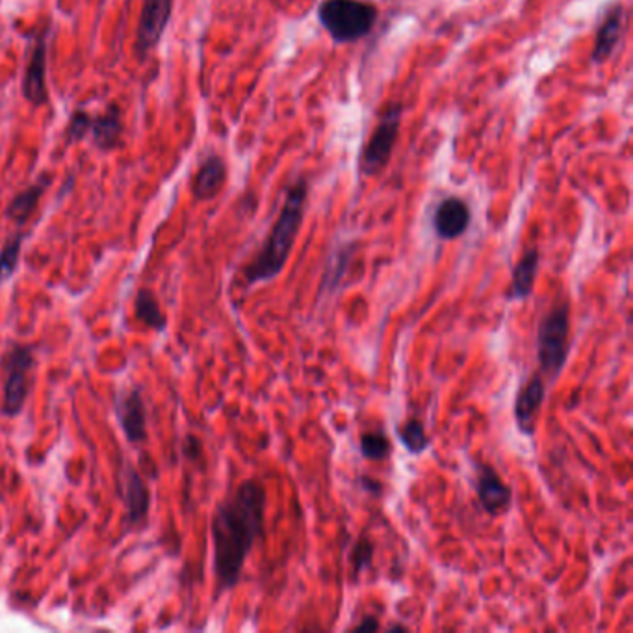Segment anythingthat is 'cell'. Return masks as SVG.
Listing matches in <instances>:
<instances>
[{"label": "cell", "mask_w": 633, "mask_h": 633, "mask_svg": "<svg viewBox=\"0 0 633 633\" xmlns=\"http://www.w3.org/2000/svg\"><path fill=\"white\" fill-rule=\"evenodd\" d=\"M266 501V487L248 479L214 513V571L222 591L232 588L242 578L246 559L264 533Z\"/></svg>", "instance_id": "1"}, {"label": "cell", "mask_w": 633, "mask_h": 633, "mask_svg": "<svg viewBox=\"0 0 633 633\" xmlns=\"http://www.w3.org/2000/svg\"><path fill=\"white\" fill-rule=\"evenodd\" d=\"M309 184L304 179L296 181L288 191L285 205L277 217V222L266 239L264 248L255 256V260L246 270V280L249 285L256 282H266L275 279L282 268L287 266L296 238L303 225L304 215V201H307Z\"/></svg>", "instance_id": "2"}, {"label": "cell", "mask_w": 633, "mask_h": 633, "mask_svg": "<svg viewBox=\"0 0 633 633\" xmlns=\"http://www.w3.org/2000/svg\"><path fill=\"white\" fill-rule=\"evenodd\" d=\"M318 17L321 27L337 43H353L372 32L377 8L364 0H325Z\"/></svg>", "instance_id": "3"}, {"label": "cell", "mask_w": 633, "mask_h": 633, "mask_svg": "<svg viewBox=\"0 0 633 633\" xmlns=\"http://www.w3.org/2000/svg\"><path fill=\"white\" fill-rule=\"evenodd\" d=\"M569 307L557 304L539 323L537 335V355L544 374L556 379L569 357Z\"/></svg>", "instance_id": "4"}, {"label": "cell", "mask_w": 633, "mask_h": 633, "mask_svg": "<svg viewBox=\"0 0 633 633\" xmlns=\"http://www.w3.org/2000/svg\"><path fill=\"white\" fill-rule=\"evenodd\" d=\"M400 125H402V104L392 102L381 114L379 123L376 125L372 136H369L362 150L361 171L368 174V177L377 174L388 164L392 150H394L398 140Z\"/></svg>", "instance_id": "5"}, {"label": "cell", "mask_w": 633, "mask_h": 633, "mask_svg": "<svg viewBox=\"0 0 633 633\" xmlns=\"http://www.w3.org/2000/svg\"><path fill=\"white\" fill-rule=\"evenodd\" d=\"M3 364L6 372L3 410L6 417H17L23 410L30 392L28 376L34 366V355L30 347L17 345L12 352H8V355L3 359Z\"/></svg>", "instance_id": "6"}, {"label": "cell", "mask_w": 633, "mask_h": 633, "mask_svg": "<svg viewBox=\"0 0 633 633\" xmlns=\"http://www.w3.org/2000/svg\"><path fill=\"white\" fill-rule=\"evenodd\" d=\"M171 12L173 0H143L134 45L136 54L142 60L162 41Z\"/></svg>", "instance_id": "7"}, {"label": "cell", "mask_w": 633, "mask_h": 633, "mask_svg": "<svg viewBox=\"0 0 633 633\" xmlns=\"http://www.w3.org/2000/svg\"><path fill=\"white\" fill-rule=\"evenodd\" d=\"M45 68H47V41H45V32H41L34 41L32 54L23 78V95L32 106H43L49 101L47 84H45Z\"/></svg>", "instance_id": "8"}, {"label": "cell", "mask_w": 633, "mask_h": 633, "mask_svg": "<svg viewBox=\"0 0 633 633\" xmlns=\"http://www.w3.org/2000/svg\"><path fill=\"white\" fill-rule=\"evenodd\" d=\"M475 492L479 498V504H482V507L492 516L506 511L511 506V498H513L511 489L489 465L479 467Z\"/></svg>", "instance_id": "9"}, {"label": "cell", "mask_w": 633, "mask_h": 633, "mask_svg": "<svg viewBox=\"0 0 633 633\" xmlns=\"http://www.w3.org/2000/svg\"><path fill=\"white\" fill-rule=\"evenodd\" d=\"M470 225V208L459 198L444 199L434 210L433 227L442 239H455L467 232Z\"/></svg>", "instance_id": "10"}, {"label": "cell", "mask_w": 633, "mask_h": 633, "mask_svg": "<svg viewBox=\"0 0 633 633\" xmlns=\"http://www.w3.org/2000/svg\"><path fill=\"white\" fill-rule=\"evenodd\" d=\"M624 23H626V15H624L622 4L611 6L607 10L605 17L602 19L598 30H596L595 49H593V61L602 63V61H607L611 56H613V53L617 51L619 43L622 39Z\"/></svg>", "instance_id": "11"}, {"label": "cell", "mask_w": 633, "mask_h": 633, "mask_svg": "<svg viewBox=\"0 0 633 633\" xmlns=\"http://www.w3.org/2000/svg\"><path fill=\"white\" fill-rule=\"evenodd\" d=\"M118 418L121 429L130 442H142L147 436V414L145 405L138 390H130L128 394L118 400Z\"/></svg>", "instance_id": "12"}, {"label": "cell", "mask_w": 633, "mask_h": 633, "mask_svg": "<svg viewBox=\"0 0 633 633\" xmlns=\"http://www.w3.org/2000/svg\"><path fill=\"white\" fill-rule=\"evenodd\" d=\"M544 396H547V386H544L540 376H535L518 394L515 403V420L523 434L533 433V424L542 407Z\"/></svg>", "instance_id": "13"}, {"label": "cell", "mask_w": 633, "mask_h": 633, "mask_svg": "<svg viewBox=\"0 0 633 633\" xmlns=\"http://www.w3.org/2000/svg\"><path fill=\"white\" fill-rule=\"evenodd\" d=\"M225 177H227L225 162L217 155H210L203 162V166L199 167L198 174H195V179H193L191 191L195 195V199H199V201L214 199L215 195L222 191V188L225 184Z\"/></svg>", "instance_id": "14"}, {"label": "cell", "mask_w": 633, "mask_h": 633, "mask_svg": "<svg viewBox=\"0 0 633 633\" xmlns=\"http://www.w3.org/2000/svg\"><path fill=\"white\" fill-rule=\"evenodd\" d=\"M123 485H125L123 498H125V504L128 509V518H130V522H138L147 515L149 506H150L149 489L143 483L140 474L133 467H128L125 470Z\"/></svg>", "instance_id": "15"}, {"label": "cell", "mask_w": 633, "mask_h": 633, "mask_svg": "<svg viewBox=\"0 0 633 633\" xmlns=\"http://www.w3.org/2000/svg\"><path fill=\"white\" fill-rule=\"evenodd\" d=\"M121 133H123V123H121L119 108L116 104L108 106L104 114L92 119V134L99 149L110 150L118 147Z\"/></svg>", "instance_id": "16"}, {"label": "cell", "mask_w": 633, "mask_h": 633, "mask_svg": "<svg viewBox=\"0 0 633 633\" xmlns=\"http://www.w3.org/2000/svg\"><path fill=\"white\" fill-rule=\"evenodd\" d=\"M537 270H539V251L528 249L513 270V282H511V290H509L511 299L522 301V299L532 296L533 287H535Z\"/></svg>", "instance_id": "17"}, {"label": "cell", "mask_w": 633, "mask_h": 633, "mask_svg": "<svg viewBox=\"0 0 633 633\" xmlns=\"http://www.w3.org/2000/svg\"><path fill=\"white\" fill-rule=\"evenodd\" d=\"M43 195V183L28 186L25 191H20L17 198L8 205L6 215L15 223H25L28 217L37 208V203Z\"/></svg>", "instance_id": "18"}, {"label": "cell", "mask_w": 633, "mask_h": 633, "mask_svg": "<svg viewBox=\"0 0 633 633\" xmlns=\"http://www.w3.org/2000/svg\"><path fill=\"white\" fill-rule=\"evenodd\" d=\"M136 318L143 323H147L149 327L157 331H164L166 329V314L162 312L160 304L155 297V294L149 290H140L136 296Z\"/></svg>", "instance_id": "19"}, {"label": "cell", "mask_w": 633, "mask_h": 633, "mask_svg": "<svg viewBox=\"0 0 633 633\" xmlns=\"http://www.w3.org/2000/svg\"><path fill=\"white\" fill-rule=\"evenodd\" d=\"M361 453L369 461L386 459L390 453V441L383 431H369L361 436Z\"/></svg>", "instance_id": "20"}, {"label": "cell", "mask_w": 633, "mask_h": 633, "mask_svg": "<svg viewBox=\"0 0 633 633\" xmlns=\"http://www.w3.org/2000/svg\"><path fill=\"white\" fill-rule=\"evenodd\" d=\"M400 441L414 455H420L429 444L427 434H426V427L417 418L405 422V426L400 429Z\"/></svg>", "instance_id": "21"}, {"label": "cell", "mask_w": 633, "mask_h": 633, "mask_svg": "<svg viewBox=\"0 0 633 633\" xmlns=\"http://www.w3.org/2000/svg\"><path fill=\"white\" fill-rule=\"evenodd\" d=\"M372 557H374V544L369 542L368 537H361L355 542L352 556H349V561H352V566H353V574L357 576L364 569H368V566L372 564Z\"/></svg>", "instance_id": "22"}, {"label": "cell", "mask_w": 633, "mask_h": 633, "mask_svg": "<svg viewBox=\"0 0 633 633\" xmlns=\"http://www.w3.org/2000/svg\"><path fill=\"white\" fill-rule=\"evenodd\" d=\"M20 242H23V238L15 236L12 242H8L6 248L0 251V279H8L13 275L20 253Z\"/></svg>", "instance_id": "23"}, {"label": "cell", "mask_w": 633, "mask_h": 633, "mask_svg": "<svg viewBox=\"0 0 633 633\" xmlns=\"http://www.w3.org/2000/svg\"><path fill=\"white\" fill-rule=\"evenodd\" d=\"M92 116L90 114H85L84 110H77L69 121V126H68V138L69 142H78L82 140L87 133L92 130Z\"/></svg>", "instance_id": "24"}, {"label": "cell", "mask_w": 633, "mask_h": 633, "mask_svg": "<svg viewBox=\"0 0 633 633\" xmlns=\"http://www.w3.org/2000/svg\"><path fill=\"white\" fill-rule=\"evenodd\" d=\"M355 629L357 631H376V629H379V622L374 617H366V619H362V622L359 626H355Z\"/></svg>", "instance_id": "25"}, {"label": "cell", "mask_w": 633, "mask_h": 633, "mask_svg": "<svg viewBox=\"0 0 633 633\" xmlns=\"http://www.w3.org/2000/svg\"><path fill=\"white\" fill-rule=\"evenodd\" d=\"M390 631H407V628H403V626H392Z\"/></svg>", "instance_id": "26"}]
</instances>
